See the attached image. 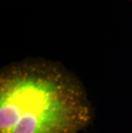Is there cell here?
Here are the masks:
<instances>
[{"instance_id": "2", "label": "cell", "mask_w": 132, "mask_h": 133, "mask_svg": "<svg viewBox=\"0 0 132 133\" xmlns=\"http://www.w3.org/2000/svg\"><path fill=\"white\" fill-rule=\"evenodd\" d=\"M130 1H132V0H130Z\"/></svg>"}, {"instance_id": "1", "label": "cell", "mask_w": 132, "mask_h": 133, "mask_svg": "<svg viewBox=\"0 0 132 133\" xmlns=\"http://www.w3.org/2000/svg\"><path fill=\"white\" fill-rule=\"evenodd\" d=\"M93 117L82 83L58 62L29 58L0 72V133H79Z\"/></svg>"}]
</instances>
